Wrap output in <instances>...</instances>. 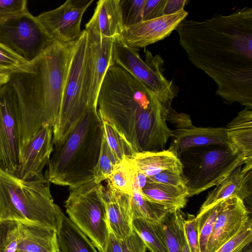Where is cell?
Masks as SVG:
<instances>
[{"label":"cell","instance_id":"obj_43","mask_svg":"<svg viewBox=\"0 0 252 252\" xmlns=\"http://www.w3.org/2000/svg\"><path fill=\"white\" fill-rule=\"evenodd\" d=\"M189 2L187 0H166L164 8V15L172 14L184 9L185 5Z\"/></svg>","mask_w":252,"mask_h":252},{"label":"cell","instance_id":"obj_40","mask_svg":"<svg viewBox=\"0 0 252 252\" xmlns=\"http://www.w3.org/2000/svg\"><path fill=\"white\" fill-rule=\"evenodd\" d=\"M166 0H147L145 4L142 21L152 20L164 16Z\"/></svg>","mask_w":252,"mask_h":252},{"label":"cell","instance_id":"obj_34","mask_svg":"<svg viewBox=\"0 0 252 252\" xmlns=\"http://www.w3.org/2000/svg\"><path fill=\"white\" fill-rule=\"evenodd\" d=\"M19 235L18 221L0 220V252H16Z\"/></svg>","mask_w":252,"mask_h":252},{"label":"cell","instance_id":"obj_28","mask_svg":"<svg viewBox=\"0 0 252 252\" xmlns=\"http://www.w3.org/2000/svg\"><path fill=\"white\" fill-rule=\"evenodd\" d=\"M132 225L150 252H169L158 223L135 219Z\"/></svg>","mask_w":252,"mask_h":252},{"label":"cell","instance_id":"obj_48","mask_svg":"<svg viewBox=\"0 0 252 252\" xmlns=\"http://www.w3.org/2000/svg\"><path fill=\"white\" fill-rule=\"evenodd\" d=\"M59 252H60L59 251Z\"/></svg>","mask_w":252,"mask_h":252},{"label":"cell","instance_id":"obj_7","mask_svg":"<svg viewBox=\"0 0 252 252\" xmlns=\"http://www.w3.org/2000/svg\"><path fill=\"white\" fill-rule=\"evenodd\" d=\"M87 45L88 33L85 30L76 42L58 119L53 127L55 146L63 142L90 107L86 79Z\"/></svg>","mask_w":252,"mask_h":252},{"label":"cell","instance_id":"obj_44","mask_svg":"<svg viewBox=\"0 0 252 252\" xmlns=\"http://www.w3.org/2000/svg\"><path fill=\"white\" fill-rule=\"evenodd\" d=\"M104 252H123L121 240L110 231Z\"/></svg>","mask_w":252,"mask_h":252},{"label":"cell","instance_id":"obj_18","mask_svg":"<svg viewBox=\"0 0 252 252\" xmlns=\"http://www.w3.org/2000/svg\"><path fill=\"white\" fill-rule=\"evenodd\" d=\"M170 138L168 150L177 157L190 148L215 144L232 146L227 137L225 128L222 127H202L192 125L175 128L172 130Z\"/></svg>","mask_w":252,"mask_h":252},{"label":"cell","instance_id":"obj_14","mask_svg":"<svg viewBox=\"0 0 252 252\" xmlns=\"http://www.w3.org/2000/svg\"><path fill=\"white\" fill-rule=\"evenodd\" d=\"M189 13L185 9L156 19L143 21L124 28L122 38L129 47L137 49L163 40L176 30Z\"/></svg>","mask_w":252,"mask_h":252},{"label":"cell","instance_id":"obj_47","mask_svg":"<svg viewBox=\"0 0 252 252\" xmlns=\"http://www.w3.org/2000/svg\"><path fill=\"white\" fill-rule=\"evenodd\" d=\"M181 252H190L186 241V237L183 241Z\"/></svg>","mask_w":252,"mask_h":252},{"label":"cell","instance_id":"obj_6","mask_svg":"<svg viewBox=\"0 0 252 252\" xmlns=\"http://www.w3.org/2000/svg\"><path fill=\"white\" fill-rule=\"evenodd\" d=\"M178 158L188 197L216 186L235 168L246 163L233 146L210 145L189 148Z\"/></svg>","mask_w":252,"mask_h":252},{"label":"cell","instance_id":"obj_42","mask_svg":"<svg viewBox=\"0 0 252 252\" xmlns=\"http://www.w3.org/2000/svg\"><path fill=\"white\" fill-rule=\"evenodd\" d=\"M167 121L175 125L176 128H186L193 125L189 115L178 113L172 107L166 115V121Z\"/></svg>","mask_w":252,"mask_h":252},{"label":"cell","instance_id":"obj_45","mask_svg":"<svg viewBox=\"0 0 252 252\" xmlns=\"http://www.w3.org/2000/svg\"><path fill=\"white\" fill-rule=\"evenodd\" d=\"M147 183V177L138 171L135 167L133 188L141 190Z\"/></svg>","mask_w":252,"mask_h":252},{"label":"cell","instance_id":"obj_3","mask_svg":"<svg viewBox=\"0 0 252 252\" xmlns=\"http://www.w3.org/2000/svg\"><path fill=\"white\" fill-rule=\"evenodd\" d=\"M76 41L54 42L27 68L10 75L8 82L18 108L21 152L44 126L58 119Z\"/></svg>","mask_w":252,"mask_h":252},{"label":"cell","instance_id":"obj_1","mask_svg":"<svg viewBox=\"0 0 252 252\" xmlns=\"http://www.w3.org/2000/svg\"><path fill=\"white\" fill-rule=\"evenodd\" d=\"M176 30L190 62L216 83V95L252 110V8L201 22L185 19Z\"/></svg>","mask_w":252,"mask_h":252},{"label":"cell","instance_id":"obj_29","mask_svg":"<svg viewBox=\"0 0 252 252\" xmlns=\"http://www.w3.org/2000/svg\"><path fill=\"white\" fill-rule=\"evenodd\" d=\"M100 118L103 137L118 163L130 159L136 152L129 143L110 123Z\"/></svg>","mask_w":252,"mask_h":252},{"label":"cell","instance_id":"obj_31","mask_svg":"<svg viewBox=\"0 0 252 252\" xmlns=\"http://www.w3.org/2000/svg\"><path fill=\"white\" fill-rule=\"evenodd\" d=\"M222 201L218 202L204 210L199 211L195 217L198 223L200 252H205L206 250Z\"/></svg>","mask_w":252,"mask_h":252},{"label":"cell","instance_id":"obj_5","mask_svg":"<svg viewBox=\"0 0 252 252\" xmlns=\"http://www.w3.org/2000/svg\"><path fill=\"white\" fill-rule=\"evenodd\" d=\"M43 177L29 180L0 167V220L37 223L58 231L64 214Z\"/></svg>","mask_w":252,"mask_h":252},{"label":"cell","instance_id":"obj_19","mask_svg":"<svg viewBox=\"0 0 252 252\" xmlns=\"http://www.w3.org/2000/svg\"><path fill=\"white\" fill-rule=\"evenodd\" d=\"M238 166L210 192L199 211L231 197L243 200L252 194V164Z\"/></svg>","mask_w":252,"mask_h":252},{"label":"cell","instance_id":"obj_12","mask_svg":"<svg viewBox=\"0 0 252 252\" xmlns=\"http://www.w3.org/2000/svg\"><path fill=\"white\" fill-rule=\"evenodd\" d=\"M93 0H67L59 7L36 17L45 32L54 42L68 43L80 36L83 15Z\"/></svg>","mask_w":252,"mask_h":252},{"label":"cell","instance_id":"obj_13","mask_svg":"<svg viewBox=\"0 0 252 252\" xmlns=\"http://www.w3.org/2000/svg\"><path fill=\"white\" fill-rule=\"evenodd\" d=\"M86 79L90 107H97L99 90L109 66L114 64L110 38L88 32Z\"/></svg>","mask_w":252,"mask_h":252},{"label":"cell","instance_id":"obj_16","mask_svg":"<svg viewBox=\"0 0 252 252\" xmlns=\"http://www.w3.org/2000/svg\"><path fill=\"white\" fill-rule=\"evenodd\" d=\"M250 218L243 200L237 197L223 200L205 252H215L234 237Z\"/></svg>","mask_w":252,"mask_h":252},{"label":"cell","instance_id":"obj_25","mask_svg":"<svg viewBox=\"0 0 252 252\" xmlns=\"http://www.w3.org/2000/svg\"><path fill=\"white\" fill-rule=\"evenodd\" d=\"M57 239L60 252H98L89 238L64 214Z\"/></svg>","mask_w":252,"mask_h":252},{"label":"cell","instance_id":"obj_33","mask_svg":"<svg viewBox=\"0 0 252 252\" xmlns=\"http://www.w3.org/2000/svg\"><path fill=\"white\" fill-rule=\"evenodd\" d=\"M118 164L103 136L99 158L94 171V182L100 184L106 180Z\"/></svg>","mask_w":252,"mask_h":252},{"label":"cell","instance_id":"obj_20","mask_svg":"<svg viewBox=\"0 0 252 252\" xmlns=\"http://www.w3.org/2000/svg\"><path fill=\"white\" fill-rule=\"evenodd\" d=\"M124 28L120 0H99L85 30L115 38L122 36Z\"/></svg>","mask_w":252,"mask_h":252},{"label":"cell","instance_id":"obj_46","mask_svg":"<svg viewBox=\"0 0 252 252\" xmlns=\"http://www.w3.org/2000/svg\"><path fill=\"white\" fill-rule=\"evenodd\" d=\"M10 75L0 73V86L8 83L10 81Z\"/></svg>","mask_w":252,"mask_h":252},{"label":"cell","instance_id":"obj_10","mask_svg":"<svg viewBox=\"0 0 252 252\" xmlns=\"http://www.w3.org/2000/svg\"><path fill=\"white\" fill-rule=\"evenodd\" d=\"M54 42L29 11L0 21V43L28 63Z\"/></svg>","mask_w":252,"mask_h":252},{"label":"cell","instance_id":"obj_8","mask_svg":"<svg viewBox=\"0 0 252 252\" xmlns=\"http://www.w3.org/2000/svg\"><path fill=\"white\" fill-rule=\"evenodd\" d=\"M99 185L92 180L69 187V194L64 207L70 220L99 252H104L110 231Z\"/></svg>","mask_w":252,"mask_h":252},{"label":"cell","instance_id":"obj_24","mask_svg":"<svg viewBox=\"0 0 252 252\" xmlns=\"http://www.w3.org/2000/svg\"><path fill=\"white\" fill-rule=\"evenodd\" d=\"M149 200L161 205L168 211L181 210L187 204V188L149 181L141 190Z\"/></svg>","mask_w":252,"mask_h":252},{"label":"cell","instance_id":"obj_49","mask_svg":"<svg viewBox=\"0 0 252 252\" xmlns=\"http://www.w3.org/2000/svg\"></svg>","mask_w":252,"mask_h":252},{"label":"cell","instance_id":"obj_23","mask_svg":"<svg viewBox=\"0 0 252 252\" xmlns=\"http://www.w3.org/2000/svg\"><path fill=\"white\" fill-rule=\"evenodd\" d=\"M225 128L229 141L245 157L246 164H252V110L245 107Z\"/></svg>","mask_w":252,"mask_h":252},{"label":"cell","instance_id":"obj_21","mask_svg":"<svg viewBox=\"0 0 252 252\" xmlns=\"http://www.w3.org/2000/svg\"><path fill=\"white\" fill-rule=\"evenodd\" d=\"M17 252H59L57 231L47 226L19 222Z\"/></svg>","mask_w":252,"mask_h":252},{"label":"cell","instance_id":"obj_11","mask_svg":"<svg viewBox=\"0 0 252 252\" xmlns=\"http://www.w3.org/2000/svg\"><path fill=\"white\" fill-rule=\"evenodd\" d=\"M21 130L17 106L9 83L0 86V167L16 174L21 154Z\"/></svg>","mask_w":252,"mask_h":252},{"label":"cell","instance_id":"obj_17","mask_svg":"<svg viewBox=\"0 0 252 252\" xmlns=\"http://www.w3.org/2000/svg\"><path fill=\"white\" fill-rule=\"evenodd\" d=\"M99 189L105 205L109 231L123 240L133 230L131 195L101 184Z\"/></svg>","mask_w":252,"mask_h":252},{"label":"cell","instance_id":"obj_38","mask_svg":"<svg viewBox=\"0 0 252 252\" xmlns=\"http://www.w3.org/2000/svg\"><path fill=\"white\" fill-rule=\"evenodd\" d=\"M27 0H0V21L28 11Z\"/></svg>","mask_w":252,"mask_h":252},{"label":"cell","instance_id":"obj_27","mask_svg":"<svg viewBox=\"0 0 252 252\" xmlns=\"http://www.w3.org/2000/svg\"><path fill=\"white\" fill-rule=\"evenodd\" d=\"M133 220L141 219L158 223L168 211L164 207L146 198L141 190L133 188L131 195Z\"/></svg>","mask_w":252,"mask_h":252},{"label":"cell","instance_id":"obj_22","mask_svg":"<svg viewBox=\"0 0 252 252\" xmlns=\"http://www.w3.org/2000/svg\"><path fill=\"white\" fill-rule=\"evenodd\" d=\"M129 160L136 170L147 177L165 170L182 174V166L179 158L168 150L136 153Z\"/></svg>","mask_w":252,"mask_h":252},{"label":"cell","instance_id":"obj_30","mask_svg":"<svg viewBox=\"0 0 252 252\" xmlns=\"http://www.w3.org/2000/svg\"><path fill=\"white\" fill-rule=\"evenodd\" d=\"M135 167L126 159L118 163L106 180L110 188L122 193L131 195L133 191Z\"/></svg>","mask_w":252,"mask_h":252},{"label":"cell","instance_id":"obj_36","mask_svg":"<svg viewBox=\"0 0 252 252\" xmlns=\"http://www.w3.org/2000/svg\"><path fill=\"white\" fill-rule=\"evenodd\" d=\"M29 64L0 43V73L11 75L26 69Z\"/></svg>","mask_w":252,"mask_h":252},{"label":"cell","instance_id":"obj_35","mask_svg":"<svg viewBox=\"0 0 252 252\" xmlns=\"http://www.w3.org/2000/svg\"><path fill=\"white\" fill-rule=\"evenodd\" d=\"M147 0H120L124 28L142 21V14Z\"/></svg>","mask_w":252,"mask_h":252},{"label":"cell","instance_id":"obj_32","mask_svg":"<svg viewBox=\"0 0 252 252\" xmlns=\"http://www.w3.org/2000/svg\"><path fill=\"white\" fill-rule=\"evenodd\" d=\"M252 221L251 218L232 238L215 252H252Z\"/></svg>","mask_w":252,"mask_h":252},{"label":"cell","instance_id":"obj_39","mask_svg":"<svg viewBox=\"0 0 252 252\" xmlns=\"http://www.w3.org/2000/svg\"><path fill=\"white\" fill-rule=\"evenodd\" d=\"M147 180L162 184L186 188L182 174L174 171H162L154 176L147 177Z\"/></svg>","mask_w":252,"mask_h":252},{"label":"cell","instance_id":"obj_26","mask_svg":"<svg viewBox=\"0 0 252 252\" xmlns=\"http://www.w3.org/2000/svg\"><path fill=\"white\" fill-rule=\"evenodd\" d=\"M181 210L168 211L158 222L169 252H181L185 238Z\"/></svg>","mask_w":252,"mask_h":252},{"label":"cell","instance_id":"obj_4","mask_svg":"<svg viewBox=\"0 0 252 252\" xmlns=\"http://www.w3.org/2000/svg\"><path fill=\"white\" fill-rule=\"evenodd\" d=\"M103 136L97 107H89L61 144L55 146L45 179L69 187L94 180Z\"/></svg>","mask_w":252,"mask_h":252},{"label":"cell","instance_id":"obj_37","mask_svg":"<svg viewBox=\"0 0 252 252\" xmlns=\"http://www.w3.org/2000/svg\"><path fill=\"white\" fill-rule=\"evenodd\" d=\"M184 228L185 237L190 252H200L197 220L194 215L187 214L184 219Z\"/></svg>","mask_w":252,"mask_h":252},{"label":"cell","instance_id":"obj_15","mask_svg":"<svg viewBox=\"0 0 252 252\" xmlns=\"http://www.w3.org/2000/svg\"><path fill=\"white\" fill-rule=\"evenodd\" d=\"M53 145V127L42 126L22 150L15 175L25 180L43 177L42 170L50 160Z\"/></svg>","mask_w":252,"mask_h":252},{"label":"cell","instance_id":"obj_41","mask_svg":"<svg viewBox=\"0 0 252 252\" xmlns=\"http://www.w3.org/2000/svg\"><path fill=\"white\" fill-rule=\"evenodd\" d=\"M123 252H146L147 247L140 236L134 230L121 240Z\"/></svg>","mask_w":252,"mask_h":252},{"label":"cell","instance_id":"obj_9","mask_svg":"<svg viewBox=\"0 0 252 252\" xmlns=\"http://www.w3.org/2000/svg\"><path fill=\"white\" fill-rule=\"evenodd\" d=\"M112 56L114 64L147 86L166 109L171 107V102L177 96L178 90L172 80L164 76V61L160 55L153 56L147 50L144 61L137 50L128 46L121 36L114 38Z\"/></svg>","mask_w":252,"mask_h":252},{"label":"cell","instance_id":"obj_2","mask_svg":"<svg viewBox=\"0 0 252 252\" xmlns=\"http://www.w3.org/2000/svg\"><path fill=\"white\" fill-rule=\"evenodd\" d=\"M99 116L110 123L136 153L164 150L172 130L168 110L154 93L120 66H109L97 100Z\"/></svg>","mask_w":252,"mask_h":252}]
</instances>
